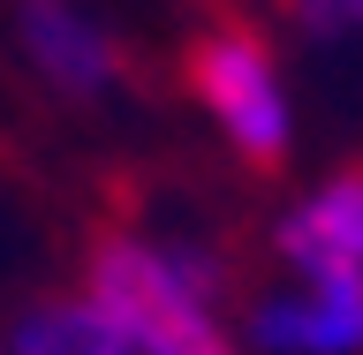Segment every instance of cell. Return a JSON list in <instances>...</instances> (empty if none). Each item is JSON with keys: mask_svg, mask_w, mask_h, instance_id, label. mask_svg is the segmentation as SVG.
I'll list each match as a JSON object with an SVG mask.
<instances>
[{"mask_svg": "<svg viewBox=\"0 0 363 355\" xmlns=\"http://www.w3.org/2000/svg\"><path fill=\"white\" fill-rule=\"evenodd\" d=\"M189 91H197L204 121L220 129V144L250 167H280L295 152V91L288 68L257 30L227 23V30H204L197 53H189Z\"/></svg>", "mask_w": 363, "mask_h": 355, "instance_id": "7a4b0ae2", "label": "cell"}, {"mask_svg": "<svg viewBox=\"0 0 363 355\" xmlns=\"http://www.w3.org/2000/svg\"><path fill=\"white\" fill-rule=\"evenodd\" d=\"M16 45L23 61L38 68V84L53 91V98H106L113 84H121V45H113V30L91 8H76V0H23L16 8Z\"/></svg>", "mask_w": 363, "mask_h": 355, "instance_id": "277c9868", "label": "cell"}, {"mask_svg": "<svg viewBox=\"0 0 363 355\" xmlns=\"http://www.w3.org/2000/svg\"><path fill=\"white\" fill-rule=\"evenodd\" d=\"M8 355H129V340H121V325L106 317L99 295L76 288V295L30 303L16 317V333H8Z\"/></svg>", "mask_w": 363, "mask_h": 355, "instance_id": "8992f818", "label": "cell"}, {"mask_svg": "<svg viewBox=\"0 0 363 355\" xmlns=\"http://www.w3.org/2000/svg\"><path fill=\"white\" fill-rule=\"evenodd\" d=\"M280 272H363V167L311 181L272 227Z\"/></svg>", "mask_w": 363, "mask_h": 355, "instance_id": "5b68a950", "label": "cell"}, {"mask_svg": "<svg viewBox=\"0 0 363 355\" xmlns=\"http://www.w3.org/2000/svg\"><path fill=\"white\" fill-rule=\"evenodd\" d=\"M250 355H363V272H280L250 303Z\"/></svg>", "mask_w": 363, "mask_h": 355, "instance_id": "3957f363", "label": "cell"}, {"mask_svg": "<svg viewBox=\"0 0 363 355\" xmlns=\"http://www.w3.org/2000/svg\"><path fill=\"white\" fill-rule=\"evenodd\" d=\"M84 288L106 303L129 355H250L227 333V280L212 249L182 242V235L113 227L91 249Z\"/></svg>", "mask_w": 363, "mask_h": 355, "instance_id": "6da1fadb", "label": "cell"}, {"mask_svg": "<svg viewBox=\"0 0 363 355\" xmlns=\"http://www.w3.org/2000/svg\"><path fill=\"white\" fill-rule=\"evenodd\" d=\"M0 355H8V340H0Z\"/></svg>", "mask_w": 363, "mask_h": 355, "instance_id": "ba28073f", "label": "cell"}, {"mask_svg": "<svg viewBox=\"0 0 363 355\" xmlns=\"http://www.w3.org/2000/svg\"><path fill=\"white\" fill-rule=\"evenodd\" d=\"M295 38L318 53H363V0H280Z\"/></svg>", "mask_w": 363, "mask_h": 355, "instance_id": "52a82bcc", "label": "cell"}]
</instances>
